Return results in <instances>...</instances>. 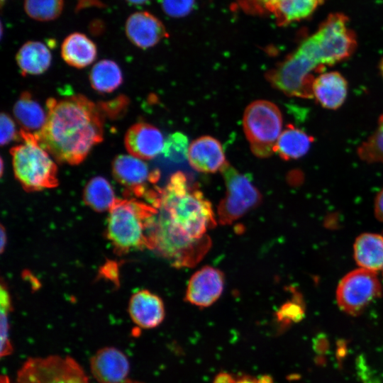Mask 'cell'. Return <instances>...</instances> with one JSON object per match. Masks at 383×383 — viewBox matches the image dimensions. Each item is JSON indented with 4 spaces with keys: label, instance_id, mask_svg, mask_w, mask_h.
I'll return each mask as SVG.
<instances>
[{
    "label": "cell",
    "instance_id": "obj_1",
    "mask_svg": "<svg viewBox=\"0 0 383 383\" xmlns=\"http://www.w3.org/2000/svg\"><path fill=\"white\" fill-rule=\"evenodd\" d=\"M154 248L176 267L196 264L209 250L207 232L216 225L211 202L182 172L160 189Z\"/></svg>",
    "mask_w": 383,
    "mask_h": 383
},
{
    "label": "cell",
    "instance_id": "obj_2",
    "mask_svg": "<svg viewBox=\"0 0 383 383\" xmlns=\"http://www.w3.org/2000/svg\"><path fill=\"white\" fill-rule=\"evenodd\" d=\"M356 47L347 16L330 14L312 35L267 73V79L287 96L311 99L314 78L326 67L348 59Z\"/></svg>",
    "mask_w": 383,
    "mask_h": 383
},
{
    "label": "cell",
    "instance_id": "obj_3",
    "mask_svg": "<svg viewBox=\"0 0 383 383\" xmlns=\"http://www.w3.org/2000/svg\"><path fill=\"white\" fill-rule=\"evenodd\" d=\"M46 109V122L35 137L58 162L78 165L102 141L104 115L84 95L48 99Z\"/></svg>",
    "mask_w": 383,
    "mask_h": 383
},
{
    "label": "cell",
    "instance_id": "obj_4",
    "mask_svg": "<svg viewBox=\"0 0 383 383\" xmlns=\"http://www.w3.org/2000/svg\"><path fill=\"white\" fill-rule=\"evenodd\" d=\"M156 207L135 199L117 200L109 210L107 236L120 251L154 248Z\"/></svg>",
    "mask_w": 383,
    "mask_h": 383
},
{
    "label": "cell",
    "instance_id": "obj_5",
    "mask_svg": "<svg viewBox=\"0 0 383 383\" xmlns=\"http://www.w3.org/2000/svg\"><path fill=\"white\" fill-rule=\"evenodd\" d=\"M23 143L13 147V172L17 180L28 191H40L57 185V167L49 153L32 133L20 131Z\"/></svg>",
    "mask_w": 383,
    "mask_h": 383
},
{
    "label": "cell",
    "instance_id": "obj_6",
    "mask_svg": "<svg viewBox=\"0 0 383 383\" xmlns=\"http://www.w3.org/2000/svg\"><path fill=\"white\" fill-rule=\"evenodd\" d=\"M243 128L252 153L270 156L282 133V116L279 108L266 100H257L245 110Z\"/></svg>",
    "mask_w": 383,
    "mask_h": 383
},
{
    "label": "cell",
    "instance_id": "obj_7",
    "mask_svg": "<svg viewBox=\"0 0 383 383\" xmlns=\"http://www.w3.org/2000/svg\"><path fill=\"white\" fill-rule=\"evenodd\" d=\"M221 172L226 193L218 206L217 217L221 224L230 225L257 206L262 196L248 177L228 162Z\"/></svg>",
    "mask_w": 383,
    "mask_h": 383
},
{
    "label": "cell",
    "instance_id": "obj_8",
    "mask_svg": "<svg viewBox=\"0 0 383 383\" xmlns=\"http://www.w3.org/2000/svg\"><path fill=\"white\" fill-rule=\"evenodd\" d=\"M16 383H89L72 357L49 355L28 359L17 372Z\"/></svg>",
    "mask_w": 383,
    "mask_h": 383
},
{
    "label": "cell",
    "instance_id": "obj_9",
    "mask_svg": "<svg viewBox=\"0 0 383 383\" xmlns=\"http://www.w3.org/2000/svg\"><path fill=\"white\" fill-rule=\"evenodd\" d=\"M381 294L378 274L359 268L341 279L336 289V300L341 310L357 316Z\"/></svg>",
    "mask_w": 383,
    "mask_h": 383
},
{
    "label": "cell",
    "instance_id": "obj_10",
    "mask_svg": "<svg viewBox=\"0 0 383 383\" xmlns=\"http://www.w3.org/2000/svg\"><path fill=\"white\" fill-rule=\"evenodd\" d=\"M115 179L135 195L150 199L155 189H148V184L157 183L160 178L158 170H151L141 159L131 155H119L112 162Z\"/></svg>",
    "mask_w": 383,
    "mask_h": 383
},
{
    "label": "cell",
    "instance_id": "obj_11",
    "mask_svg": "<svg viewBox=\"0 0 383 383\" xmlns=\"http://www.w3.org/2000/svg\"><path fill=\"white\" fill-rule=\"evenodd\" d=\"M225 284L223 273L215 267L204 266L191 277L187 284L185 300L194 306H211L221 296Z\"/></svg>",
    "mask_w": 383,
    "mask_h": 383
},
{
    "label": "cell",
    "instance_id": "obj_12",
    "mask_svg": "<svg viewBox=\"0 0 383 383\" xmlns=\"http://www.w3.org/2000/svg\"><path fill=\"white\" fill-rule=\"evenodd\" d=\"M125 32L131 43L142 49L153 47L168 36L162 21L148 11L130 15L126 21Z\"/></svg>",
    "mask_w": 383,
    "mask_h": 383
},
{
    "label": "cell",
    "instance_id": "obj_13",
    "mask_svg": "<svg viewBox=\"0 0 383 383\" xmlns=\"http://www.w3.org/2000/svg\"><path fill=\"white\" fill-rule=\"evenodd\" d=\"M90 368L99 383H123L128 380L130 365L123 353L116 348L106 347L91 357Z\"/></svg>",
    "mask_w": 383,
    "mask_h": 383
},
{
    "label": "cell",
    "instance_id": "obj_14",
    "mask_svg": "<svg viewBox=\"0 0 383 383\" xmlns=\"http://www.w3.org/2000/svg\"><path fill=\"white\" fill-rule=\"evenodd\" d=\"M162 133L154 126L135 123L125 135V147L130 155L141 160H150L162 152L164 147Z\"/></svg>",
    "mask_w": 383,
    "mask_h": 383
},
{
    "label": "cell",
    "instance_id": "obj_15",
    "mask_svg": "<svg viewBox=\"0 0 383 383\" xmlns=\"http://www.w3.org/2000/svg\"><path fill=\"white\" fill-rule=\"evenodd\" d=\"M187 159L191 167L202 173H214L227 163L221 143L205 135L194 140L189 147Z\"/></svg>",
    "mask_w": 383,
    "mask_h": 383
},
{
    "label": "cell",
    "instance_id": "obj_16",
    "mask_svg": "<svg viewBox=\"0 0 383 383\" xmlns=\"http://www.w3.org/2000/svg\"><path fill=\"white\" fill-rule=\"evenodd\" d=\"M128 312L132 321L145 329L158 326L165 315L161 298L146 289L138 291L131 296Z\"/></svg>",
    "mask_w": 383,
    "mask_h": 383
},
{
    "label": "cell",
    "instance_id": "obj_17",
    "mask_svg": "<svg viewBox=\"0 0 383 383\" xmlns=\"http://www.w3.org/2000/svg\"><path fill=\"white\" fill-rule=\"evenodd\" d=\"M312 98L323 107L336 109L344 103L348 94V82L338 72L318 74L312 83Z\"/></svg>",
    "mask_w": 383,
    "mask_h": 383
},
{
    "label": "cell",
    "instance_id": "obj_18",
    "mask_svg": "<svg viewBox=\"0 0 383 383\" xmlns=\"http://www.w3.org/2000/svg\"><path fill=\"white\" fill-rule=\"evenodd\" d=\"M354 258L360 268L383 274V237L366 233L359 235L353 245Z\"/></svg>",
    "mask_w": 383,
    "mask_h": 383
},
{
    "label": "cell",
    "instance_id": "obj_19",
    "mask_svg": "<svg viewBox=\"0 0 383 383\" xmlns=\"http://www.w3.org/2000/svg\"><path fill=\"white\" fill-rule=\"evenodd\" d=\"M97 48L85 34L75 32L70 34L61 45V56L64 61L76 68H84L96 58Z\"/></svg>",
    "mask_w": 383,
    "mask_h": 383
},
{
    "label": "cell",
    "instance_id": "obj_20",
    "mask_svg": "<svg viewBox=\"0 0 383 383\" xmlns=\"http://www.w3.org/2000/svg\"><path fill=\"white\" fill-rule=\"evenodd\" d=\"M15 119L26 132L37 134L47 120V111L34 99L29 91H23L13 108Z\"/></svg>",
    "mask_w": 383,
    "mask_h": 383
},
{
    "label": "cell",
    "instance_id": "obj_21",
    "mask_svg": "<svg viewBox=\"0 0 383 383\" xmlns=\"http://www.w3.org/2000/svg\"><path fill=\"white\" fill-rule=\"evenodd\" d=\"M16 60L23 75H38L49 68L52 55L42 42L28 41L17 52Z\"/></svg>",
    "mask_w": 383,
    "mask_h": 383
},
{
    "label": "cell",
    "instance_id": "obj_22",
    "mask_svg": "<svg viewBox=\"0 0 383 383\" xmlns=\"http://www.w3.org/2000/svg\"><path fill=\"white\" fill-rule=\"evenodd\" d=\"M313 140L306 132L289 124L282 131L274 152L284 160L298 159L306 154Z\"/></svg>",
    "mask_w": 383,
    "mask_h": 383
},
{
    "label": "cell",
    "instance_id": "obj_23",
    "mask_svg": "<svg viewBox=\"0 0 383 383\" xmlns=\"http://www.w3.org/2000/svg\"><path fill=\"white\" fill-rule=\"evenodd\" d=\"M326 0H276L271 16L279 26L309 16Z\"/></svg>",
    "mask_w": 383,
    "mask_h": 383
},
{
    "label": "cell",
    "instance_id": "obj_24",
    "mask_svg": "<svg viewBox=\"0 0 383 383\" xmlns=\"http://www.w3.org/2000/svg\"><path fill=\"white\" fill-rule=\"evenodd\" d=\"M92 88L99 93H110L123 82V74L118 64L111 60H102L91 68L89 74Z\"/></svg>",
    "mask_w": 383,
    "mask_h": 383
},
{
    "label": "cell",
    "instance_id": "obj_25",
    "mask_svg": "<svg viewBox=\"0 0 383 383\" xmlns=\"http://www.w3.org/2000/svg\"><path fill=\"white\" fill-rule=\"evenodd\" d=\"M85 203L96 211L110 210L116 202L114 190L103 177H95L87 184L84 191Z\"/></svg>",
    "mask_w": 383,
    "mask_h": 383
},
{
    "label": "cell",
    "instance_id": "obj_26",
    "mask_svg": "<svg viewBox=\"0 0 383 383\" xmlns=\"http://www.w3.org/2000/svg\"><path fill=\"white\" fill-rule=\"evenodd\" d=\"M26 14L35 21H50L62 13L64 0H24Z\"/></svg>",
    "mask_w": 383,
    "mask_h": 383
},
{
    "label": "cell",
    "instance_id": "obj_27",
    "mask_svg": "<svg viewBox=\"0 0 383 383\" xmlns=\"http://www.w3.org/2000/svg\"><path fill=\"white\" fill-rule=\"evenodd\" d=\"M360 158L367 162H383V113L374 133L357 149Z\"/></svg>",
    "mask_w": 383,
    "mask_h": 383
},
{
    "label": "cell",
    "instance_id": "obj_28",
    "mask_svg": "<svg viewBox=\"0 0 383 383\" xmlns=\"http://www.w3.org/2000/svg\"><path fill=\"white\" fill-rule=\"evenodd\" d=\"M11 309V298L7 289L1 286L0 291V326H1V356L6 357L11 354L13 347L9 339V313Z\"/></svg>",
    "mask_w": 383,
    "mask_h": 383
},
{
    "label": "cell",
    "instance_id": "obj_29",
    "mask_svg": "<svg viewBox=\"0 0 383 383\" xmlns=\"http://www.w3.org/2000/svg\"><path fill=\"white\" fill-rule=\"evenodd\" d=\"M189 147L187 137L182 133L176 132L165 140L162 152L169 160L180 162L187 158Z\"/></svg>",
    "mask_w": 383,
    "mask_h": 383
},
{
    "label": "cell",
    "instance_id": "obj_30",
    "mask_svg": "<svg viewBox=\"0 0 383 383\" xmlns=\"http://www.w3.org/2000/svg\"><path fill=\"white\" fill-rule=\"evenodd\" d=\"M276 0H235L238 7L245 13L252 16L271 15Z\"/></svg>",
    "mask_w": 383,
    "mask_h": 383
},
{
    "label": "cell",
    "instance_id": "obj_31",
    "mask_svg": "<svg viewBox=\"0 0 383 383\" xmlns=\"http://www.w3.org/2000/svg\"><path fill=\"white\" fill-rule=\"evenodd\" d=\"M0 141L2 146L9 144L14 140L21 139L20 131H17L13 120L8 113H1L0 116Z\"/></svg>",
    "mask_w": 383,
    "mask_h": 383
},
{
    "label": "cell",
    "instance_id": "obj_32",
    "mask_svg": "<svg viewBox=\"0 0 383 383\" xmlns=\"http://www.w3.org/2000/svg\"><path fill=\"white\" fill-rule=\"evenodd\" d=\"M194 2V0H162V8L171 16H183L190 12Z\"/></svg>",
    "mask_w": 383,
    "mask_h": 383
},
{
    "label": "cell",
    "instance_id": "obj_33",
    "mask_svg": "<svg viewBox=\"0 0 383 383\" xmlns=\"http://www.w3.org/2000/svg\"><path fill=\"white\" fill-rule=\"evenodd\" d=\"M127 104V99L125 96H119L113 101L103 102L99 106L104 115L106 114L110 117L115 118L124 111Z\"/></svg>",
    "mask_w": 383,
    "mask_h": 383
},
{
    "label": "cell",
    "instance_id": "obj_34",
    "mask_svg": "<svg viewBox=\"0 0 383 383\" xmlns=\"http://www.w3.org/2000/svg\"><path fill=\"white\" fill-rule=\"evenodd\" d=\"M374 213L377 218L383 223V188L379 191L375 198Z\"/></svg>",
    "mask_w": 383,
    "mask_h": 383
},
{
    "label": "cell",
    "instance_id": "obj_35",
    "mask_svg": "<svg viewBox=\"0 0 383 383\" xmlns=\"http://www.w3.org/2000/svg\"><path fill=\"white\" fill-rule=\"evenodd\" d=\"M235 378L226 372H221L217 374L213 380V383H233Z\"/></svg>",
    "mask_w": 383,
    "mask_h": 383
},
{
    "label": "cell",
    "instance_id": "obj_36",
    "mask_svg": "<svg viewBox=\"0 0 383 383\" xmlns=\"http://www.w3.org/2000/svg\"><path fill=\"white\" fill-rule=\"evenodd\" d=\"M233 383H258L257 379L248 376H243L235 379Z\"/></svg>",
    "mask_w": 383,
    "mask_h": 383
},
{
    "label": "cell",
    "instance_id": "obj_37",
    "mask_svg": "<svg viewBox=\"0 0 383 383\" xmlns=\"http://www.w3.org/2000/svg\"><path fill=\"white\" fill-rule=\"evenodd\" d=\"M1 252H3L4 250V248L6 245V233H5V231L4 229L3 228V227H1Z\"/></svg>",
    "mask_w": 383,
    "mask_h": 383
},
{
    "label": "cell",
    "instance_id": "obj_38",
    "mask_svg": "<svg viewBox=\"0 0 383 383\" xmlns=\"http://www.w3.org/2000/svg\"><path fill=\"white\" fill-rule=\"evenodd\" d=\"M127 2L131 4L140 5L146 3L148 0H126Z\"/></svg>",
    "mask_w": 383,
    "mask_h": 383
},
{
    "label": "cell",
    "instance_id": "obj_39",
    "mask_svg": "<svg viewBox=\"0 0 383 383\" xmlns=\"http://www.w3.org/2000/svg\"><path fill=\"white\" fill-rule=\"evenodd\" d=\"M258 383H272V379L267 376L262 377L260 379H257Z\"/></svg>",
    "mask_w": 383,
    "mask_h": 383
},
{
    "label": "cell",
    "instance_id": "obj_40",
    "mask_svg": "<svg viewBox=\"0 0 383 383\" xmlns=\"http://www.w3.org/2000/svg\"><path fill=\"white\" fill-rule=\"evenodd\" d=\"M0 383H10L9 379L7 375H1Z\"/></svg>",
    "mask_w": 383,
    "mask_h": 383
},
{
    "label": "cell",
    "instance_id": "obj_41",
    "mask_svg": "<svg viewBox=\"0 0 383 383\" xmlns=\"http://www.w3.org/2000/svg\"><path fill=\"white\" fill-rule=\"evenodd\" d=\"M380 72H381V74L383 77V59L382 60L381 62H380Z\"/></svg>",
    "mask_w": 383,
    "mask_h": 383
},
{
    "label": "cell",
    "instance_id": "obj_42",
    "mask_svg": "<svg viewBox=\"0 0 383 383\" xmlns=\"http://www.w3.org/2000/svg\"><path fill=\"white\" fill-rule=\"evenodd\" d=\"M4 161L2 159H1V174H3V170H4Z\"/></svg>",
    "mask_w": 383,
    "mask_h": 383
},
{
    "label": "cell",
    "instance_id": "obj_43",
    "mask_svg": "<svg viewBox=\"0 0 383 383\" xmlns=\"http://www.w3.org/2000/svg\"><path fill=\"white\" fill-rule=\"evenodd\" d=\"M123 383H140V382H134V381H132V380H130V379H128L127 381H126L125 382Z\"/></svg>",
    "mask_w": 383,
    "mask_h": 383
},
{
    "label": "cell",
    "instance_id": "obj_44",
    "mask_svg": "<svg viewBox=\"0 0 383 383\" xmlns=\"http://www.w3.org/2000/svg\"><path fill=\"white\" fill-rule=\"evenodd\" d=\"M6 0H1V4H3Z\"/></svg>",
    "mask_w": 383,
    "mask_h": 383
}]
</instances>
